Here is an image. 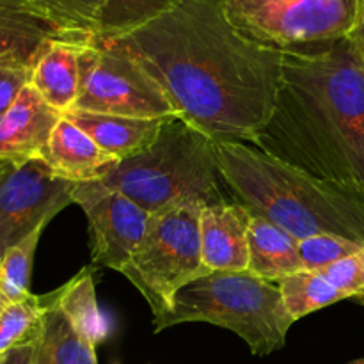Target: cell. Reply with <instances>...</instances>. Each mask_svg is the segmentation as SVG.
I'll list each match as a JSON object with an SVG mask.
<instances>
[{
	"mask_svg": "<svg viewBox=\"0 0 364 364\" xmlns=\"http://www.w3.org/2000/svg\"><path fill=\"white\" fill-rule=\"evenodd\" d=\"M114 41L159 84L174 114L213 141L252 144L272 114L283 52L242 34L220 0H180Z\"/></svg>",
	"mask_w": 364,
	"mask_h": 364,
	"instance_id": "6da1fadb",
	"label": "cell"
},
{
	"mask_svg": "<svg viewBox=\"0 0 364 364\" xmlns=\"http://www.w3.org/2000/svg\"><path fill=\"white\" fill-rule=\"evenodd\" d=\"M252 146L364 192V66L350 39L283 52L276 103Z\"/></svg>",
	"mask_w": 364,
	"mask_h": 364,
	"instance_id": "7a4b0ae2",
	"label": "cell"
},
{
	"mask_svg": "<svg viewBox=\"0 0 364 364\" xmlns=\"http://www.w3.org/2000/svg\"><path fill=\"white\" fill-rule=\"evenodd\" d=\"M217 167L237 203L295 240L340 235L364 244V192L322 180L240 141H213Z\"/></svg>",
	"mask_w": 364,
	"mask_h": 364,
	"instance_id": "3957f363",
	"label": "cell"
},
{
	"mask_svg": "<svg viewBox=\"0 0 364 364\" xmlns=\"http://www.w3.org/2000/svg\"><path fill=\"white\" fill-rule=\"evenodd\" d=\"M102 183L148 213L188 199L205 206L231 203L217 167L213 139L176 114L164 119L159 137L146 151L121 160Z\"/></svg>",
	"mask_w": 364,
	"mask_h": 364,
	"instance_id": "277c9868",
	"label": "cell"
},
{
	"mask_svg": "<svg viewBox=\"0 0 364 364\" xmlns=\"http://www.w3.org/2000/svg\"><path fill=\"white\" fill-rule=\"evenodd\" d=\"M203 322L231 331L255 355L281 350L295 320L277 284L249 270H208L174 294L169 308L153 316L155 333L178 323Z\"/></svg>",
	"mask_w": 364,
	"mask_h": 364,
	"instance_id": "5b68a950",
	"label": "cell"
},
{
	"mask_svg": "<svg viewBox=\"0 0 364 364\" xmlns=\"http://www.w3.org/2000/svg\"><path fill=\"white\" fill-rule=\"evenodd\" d=\"M199 201H178L151 213L148 228L123 276L148 301L153 316L169 308L174 294L208 269L201 256Z\"/></svg>",
	"mask_w": 364,
	"mask_h": 364,
	"instance_id": "8992f818",
	"label": "cell"
},
{
	"mask_svg": "<svg viewBox=\"0 0 364 364\" xmlns=\"http://www.w3.org/2000/svg\"><path fill=\"white\" fill-rule=\"evenodd\" d=\"M231 23L281 52L315 48L347 38L361 0H220Z\"/></svg>",
	"mask_w": 364,
	"mask_h": 364,
	"instance_id": "52a82bcc",
	"label": "cell"
},
{
	"mask_svg": "<svg viewBox=\"0 0 364 364\" xmlns=\"http://www.w3.org/2000/svg\"><path fill=\"white\" fill-rule=\"evenodd\" d=\"M78 98L73 110L130 117H166L173 105L141 64L114 39L80 41Z\"/></svg>",
	"mask_w": 364,
	"mask_h": 364,
	"instance_id": "ba28073f",
	"label": "cell"
},
{
	"mask_svg": "<svg viewBox=\"0 0 364 364\" xmlns=\"http://www.w3.org/2000/svg\"><path fill=\"white\" fill-rule=\"evenodd\" d=\"M75 183L63 180L46 160H0V259L7 249L73 205Z\"/></svg>",
	"mask_w": 364,
	"mask_h": 364,
	"instance_id": "9c48e42d",
	"label": "cell"
},
{
	"mask_svg": "<svg viewBox=\"0 0 364 364\" xmlns=\"http://www.w3.org/2000/svg\"><path fill=\"white\" fill-rule=\"evenodd\" d=\"M73 201L87 215L92 265L123 272L144 237L151 213L102 181L75 183Z\"/></svg>",
	"mask_w": 364,
	"mask_h": 364,
	"instance_id": "30bf717a",
	"label": "cell"
},
{
	"mask_svg": "<svg viewBox=\"0 0 364 364\" xmlns=\"http://www.w3.org/2000/svg\"><path fill=\"white\" fill-rule=\"evenodd\" d=\"M63 114L48 105L31 84L0 119V160L46 159L50 139Z\"/></svg>",
	"mask_w": 364,
	"mask_h": 364,
	"instance_id": "8fae6325",
	"label": "cell"
},
{
	"mask_svg": "<svg viewBox=\"0 0 364 364\" xmlns=\"http://www.w3.org/2000/svg\"><path fill=\"white\" fill-rule=\"evenodd\" d=\"M251 219L252 213L237 201L203 208L201 256L206 269L247 270Z\"/></svg>",
	"mask_w": 364,
	"mask_h": 364,
	"instance_id": "7c38bea8",
	"label": "cell"
},
{
	"mask_svg": "<svg viewBox=\"0 0 364 364\" xmlns=\"http://www.w3.org/2000/svg\"><path fill=\"white\" fill-rule=\"evenodd\" d=\"M64 38L31 0H0V68H34L53 39Z\"/></svg>",
	"mask_w": 364,
	"mask_h": 364,
	"instance_id": "4fadbf2b",
	"label": "cell"
},
{
	"mask_svg": "<svg viewBox=\"0 0 364 364\" xmlns=\"http://www.w3.org/2000/svg\"><path fill=\"white\" fill-rule=\"evenodd\" d=\"M45 160L57 176L71 183L102 181L119 164L64 116L53 130Z\"/></svg>",
	"mask_w": 364,
	"mask_h": 364,
	"instance_id": "5bb4252c",
	"label": "cell"
},
{
	"mask_svg": "<svg viewBox=\"0 0 364 364\" xmlns=\"http://www.w3.org/2000/svg\"><path fill=\"white\" fill-rule=\"evenodd\" d=\"M64 117L84 130L103 151L121 162L146 151L156 141L167 116L130 117L89 110H70Z\"/></svg>",
	"mask_w": 364,
	"mask_h": 364,
	"instance_id": "9a60e30c",
	"label": "cell"
},
{
	"mask_svg": "<svg viewBox=\"0 0 364 364\" xmlns=\"http://www.w3.org/2000/svg\"><path fill=\"white\" fill-rule=\"evenodd\" d=\"M80 41L84 39H53L32 68L31 85L52 109L63 116L75 109L78 98Z\"/></svg>",
	"mask_w": 364,
	"mask_h": 364,
	"instance_id": "2e32d148",
	"label": "cell"
},
{
	"mask_svg": "<svg viewBox=\"0 0 364 364\" xmlns=\"http://www.w3.org/2000/svg\"><path fill=\"white\" fill-rule=\"evenodd\" d=\"M46 311L39 338L32 345L34 364H98L96 347L71 323L52 294L45 295Z\"/></svg>",
	"mask_w": 364,
	"mask_h": 364,
	"instance_id": "e0dca14e",
	"label": "cell"
},
{
	"mask_svg": "<svg viewBox=\"0 0 364 364\" xmlns=\"http://www.w3.org/2000/svg\"><path fill=\"white\" fill-rule=\"evenodd\" d=\"M247 270L269 283H277L283 277L301 272L304 267L299 256L297 240L265 217L252 213Z\"/></svg>",
	"mask_w": 364,
	"mask_h": 364,
	"instance_id": "ac0fdd59",
	"label": "cell"
},
{
	"mask_svg": "<svg viewBox=\"0 0 364 364\" xmlns=\"http://www.w3.org/2000/svg\"><path fill=\"white\" fill-rule=\"evenodd\" d=\"M92 272L95 269L80 270L70 283L53 291V297L71 323L96 347L109 336V323L98 308Z\"/></svg>",
	"mask_w": 364,
	"mask_h": 364,
	"instance_id": "d6986e66",
	"label": "cell"
},
{
	"mask_svg": "<svg viewBox=\"0 0 364 364\" xmlns=\"http://www.w3.org/2000/svg\"><path fill=\"white\" fill-rule=\"evenodd\" d=\"M277 287L283 295L284 306L295 322L309 313H315L340 301H347L345 295L320 272L301 270L277 281Z\"/></svg>",
	"mask_w": 364,
	"mask_h": 364,
	"instance_id": "ffe728a7",
	"label": "cell"
},
{
	"mask_svg": "<svg viewBox=\"0 0 364 364\" xmlns=\"http://www.w3.org/2000/svg\"><path fill=\"white\" fill-rule=\"evenodd\" d=\"M31 4L64 38L87 39L100 34L103 0H31Z\"/></svg>",
	"mask_w": 364,
	"mask_h": 364,
	"instance_id": "44dd1931",
	"label": "cell"
},
{
	"mask_svg": "<svg viewBox=\"0 0 364 364\" xmlns=\"http://www.w3.org/2000/svg\"><path fill=\"white\" fill-rule=\"evenodd\" d=\"M46 311L45 295H28L9 302L0 313V358L14 348L34 345L43 327Z\"/></svg>",
	"mask_w": 364,
	"mask_h": 364,
	"instance_id": "7402d4cb",
	"label": "cell"
},
{
	"mask_svg": "<svg viewBox=\"0 0 364 364\" xmlns=\"http://www.w3.org/2000/svg\"><path fill=\"white\" fill-rule=\"evenodd\" d=\"M180 0H103L100 38L127 36L173 9Z\"/></svg>",
	"mask_w": 364,
	"mask_h": 364,
	"instance_id": "603a6c76",
	"label": "cell"
},
{
	"mask_svg": "<svg viewBox=\"0 0 364 364\" xmlns=\"http://www.w3.org/2000/svg\"><path fill=\"white\" fill-rule=\"evenodd\" d=\"M43 230L28 235L20 244L7 249L0 259V291L9 302L21 301L31 295V274L36 249Z\"/></svg>",
	"mask_w": 364,
	"mask_h": 364,
	"instance_id": "cb8c5ba5",
	"label": "cell"
},
{
	"mask_svg": "<svg viewBox=\"0 0 364 364\" xmlns=\"http://www.w3.org/2000/svg\"><path fill=\"white\" fill-rule=\"evenodd\" d=\"M299 256L304 270L322 272L340 259L363 251L364 244L340 237V235H315L297 242Z\"/></svg>",
	"mask_w": 364,
	"mask_h": 364,
	"instance_id": "d4e9b609",
	"label": "cell"
},
{
	"mask_svg": "<svg viewBox=\"0 0 364 364\" xmlns=\"http://www.w3.org/2000/svg\"><path fill=\"white\" fill-rule=\"evenodd\" d=\"M320 274L334 284L347 301L364 306V249L327 267Z\"/></svg>",
	"mask_w": 364,
	"mask_h": 364,
	"instance_id": "484cf974",
	"label": "cell"
},
{
	"mask_svg": "<svg viewBox=\"0 0 364 364\" xmlns=\"http://www.w3.org/2000/svg\"><path fill=\"white\" fill-rule=\"evenodd\" d=\"M32 68L2 66L0 68V119L13 107L20 92L31 84Z\"/></svg>",
	"mask_w": 364,
	"mask_h": 364,
	"instance_id": "4316f807",
	"label": "cell"
},
{
	"mask_svg": "<svg viewBox=\"0 0 364 364\" xmlns=\"http://www.w3.org/2000/svg\"><path fill=\"white\" fill-rule=\"evenodd\" d=\"M347 38L350 39V43L354 45L355 52H358L359 59H361V63L364 66V0H361V7H359L358 20H355L354 27H352V31L348 32Z\"/></svg>",
	"mask_w": 364,
	"mask_h": 364,
	"instance_id": "83f0119b",
	"label": "cell"
},
{
	"mask_svg": "<svg viewBox=\"0 0 364 364\" xmlns=\"http://www.w3.org/2000/svg\"><path fill=\"white\" fill-rule=\"evenodd\" d=\"M0 364H34L32 363V345L7 352Z\"/></svg>",
	"mask_w": 364,
	"mask_h": 364,
	"instance_id": "f1b7e54d",
	"label": "cell"
},
{
	"mask_svg": "<svg viewBox=\"0 0 364 364\" xmlns=\"http://www.w3.org/2000/svg\"><path fill=\"white\" fill-rule=\"evenodd\" d=\"M7 304H9V301H7V299L4 297V294H2V291H0V313L4 311V308H6Z\"/></svg>",
	"mask_w": 364,
	"mask_h": 364,
	"instance_id": "f546056e",
	"label": "cell"
},
{
	"mask_svg": "<svg viewBox=\"0 0 364 364\" xmlns=\"http://www.w3.org/2000/svg\"><path fill=\"white\" fill-rule=\"evenodd\" d=\"M347 364H364V358L355 359V361H350V363H347Z\"/></svg>",
	"mask_w": 364,
	"mask_h": 364,
	"instance_id": "4dcf8cb0",
	"label": "cell"
},
{
	"mask_svg": "<svg viewBox=\"0 0 364 364\" xmlns=\"http://www.w3.org/2000/svg\"><path fill=\"white\" fill-rule=\"evenodd\" d=\"M0 361H2V358H0Z\"/></svg>",
	"mask_w": 364,
	"mask_h": 364,
	"instance_id": "1f68e13d",
	"label": "cell"
}]
</instances>
